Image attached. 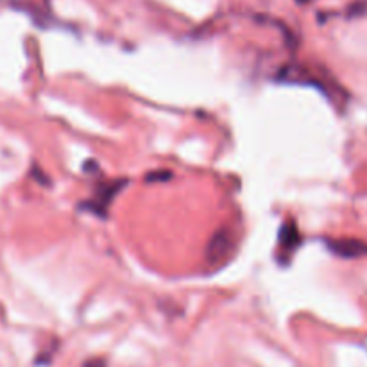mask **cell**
Returning <instances> with one entry per match:
<instances>
[{
  "instance_id": "cell-3",
  "label": "cell",
  "mask_w": 367,
  "mask_h": 367,
  "mask_svg": "<svg viewBox=\"0 0 367 367\" xmlns=\"http://www.w3.org/2000/svg\"><path fill=\"white\" fill-rule=\"evenodd\" d=\"M124 187H126V181L124 180L107 181V183H103L95 190L92 201L84 203V208L92 211V214L99 215V217H104L107 211V208H110L111 201L115 199V195L119 194Z\"/></svg>"
},
{
  "instance_id": "cell-1",
  "label": "cell",
  "mask_w": 367,
  "mask_h": 367,
  "mask_svg": "<svg viewBox=\"0 0 367 367\" xmlns=\"http://www.w3.org/2000/svg\"><path fill=\"white\" fill-rule=\"evenodd\" d=\"M281 77H284L285 81H292V83H298L299 81H303V83H308L312 84V86H315V88L322 90L325 93H328L332 99H346V97H341L344 95V92H342L341 88H339V84H337V81L330 79L328 76H314V70L308 69V66H287V69L281 70Z\"/></svg>"
},
{
  "instance_id": "cell-5",
  "label": "cell",
  "mask_w": 367,
  "mask_h": 367,
  "mask_svg": "<svg viewBox=\"0 0 367 367\" xmlns=\"http://www.w3.org/2000/svg\"><path fill=\"white\" fill-rule=\"evenodd\" d=\"M299 244H301V235H299L298 228L292 222H287V224L281 226L278 237L279 257L291 258L296 252V249L299 247Z\"/></svg>"
},
{
  "instance_id": "cell-2",
  "label": "cell",
  "mask_w": 367,
  "mask_h": 367,
  "mask_svg": "<svg viewBox=\"0 0 367 367\" xmlns=\"http://www.w3.org/2000/svg\"><path fill=\"white\" fill-rule=\"evenodd\" d=\"M237 251V237L231 230L222 228L211 237L206 247V262L210 267H222L226 262H230Z\"/></svg>"
},
{
  "instance_id": "cell-4",
  "label": "cell",
  "mask_w": 367,
  "mask_h": 367,
  "mask_svg": "<svg viewBox=\"0 0 367 367\" xmlns=\"http://www.w3.org/2000/svg\"><path fill=\"white\" fill-rule=\"evenodd\" d=\"M326 247L339 258L353 260V258L367 257V244L359 238H337V240H326Z\"/></svg>"
},
{
  "instance_id": "cell-6",
  "label": "cell",
  "mask_w": 367,
  "mask_h": 367,
  "mask_svg": "<svg viewBox=\"0 0 367 367\" xmlns=\"http://www.w3.org/2000/svg\"><path fill=\"white\" fill-rule=\"evenodd\" d=\"M299 4H306V2H310V0H298Z\"/></svg>"
}]
</instances>
